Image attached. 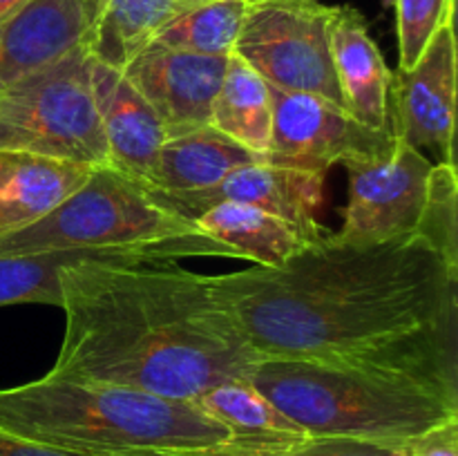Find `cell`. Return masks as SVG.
Listing matches in <instances>:
<instances>
[{
	"instance_id": "6da1fadb",
	"label": "cell",
	"mask_w": 458,
	"mask_h": 456,
	"mask_svg": "<svg viewBox=\"0 0 458 456\" xmlns=\"http://www.w3.org/2000/svg\"><path fill=\"white\" fill-rule=\"evenodd\" d=\"M210 286L259 358L340 360L458 316V266L420 232L376 244L322 235L280 266Z\"/></svg>"
},
{
	"instance_id": "7a4b0ae2",
	"label": "cell",
	"mask_w": 458,
	"mask_h": 456,
	"mask_svg": "<svg viewBox=\"0 0 458 456\" xmlns=\"http://www.w3.org/2000/svg\"><path fill=\"white\" fill-rule=\"evenodd\" d=\"M65 334L47 376L195 401L259 360L210 275L177 259L76 262L61 271Z\"/></svg>"
},
{
	"instance_id": "3957f363",
	"label": "cell",
	"mask_w": 458,
	"mask_h": 456,
	"mask_svg": "<svg viewBox=\"0 0 458 456\" xmlns=\"http://www.w3.org/2000/svg\"><path fill=\"white\" fill-rule=\"evenodd\" d=\"M0 427L76 456L101 452L195 454L228 443V429L191 401L85 380L43 378L0 389Z\"/></svg>"
},
{
	"instance_id": "277c9868",
	"label": "cell",
	"mask_w": 458,
	"mask_h": 456,
	"mask_svg": "<svg viewBox=\"0 0 458 456\" xmlns=\"http://www.w3.org/2000/svg\"><path fill=\"white\" fill-rule=\"evenodd\" d=\"M246 380L318 438L410 443L458 420V396L437 384L344 360L259 358Z\"/></svg>"
},
{
	"instance_id": "5b68a950",
	"label": "cell",
	"mask_w": 458,
	"mask_h": 456,
	"mask_svg": "<svg viewBox=\"0 0 458 456\" xmlns=\"http://www.w3.org/2000/svg\"><path fill=\"white\" fill-rule=\"evenodd\" d=\"M139 246H191L199 255L235 258L112 165H97L79 190L36 224L0 235V255Z\"/></svg>"
},
{
	"instance_id": "8992f818",
	"label": "cell",
	"mask_w": 458,
	"mask_h": 456,
	"mask_svg": "<svg viewBox=\"0 0 458 456\" xmlns=\"http://www.w3.org/2000/svg\"><path fill=\"white\" fill-rule=\"evenodd\" d=\"M88 47L0 89V150L110 165Z\"/></svg>"
},
{
	"instance_id": "52a82bcc",
	"label": "cell",
	"mask_w": 458,
	"mask_h": 456,
	"mask_svg": "<svg viewBox=\"0 0 458 456\" xmlns=\"http://www.w3.org/2000/svg\"><path fill=\"white\" fill-rule=\"evenodd\" d=\"M331 13L334 7L318 0L250 4L233 54L271 88L344 107L331 56Z\"/></svg>"
},
{
	"instance_id": "ba28073f",
	"label": "cell",
	"mask_w": 458,
	"mask_h": 456,
	"mask_svg": "<svg viewBox=\"0 0 458 456\" xmlns=\"http://www.w3.org/2000/svg\"><path fill=\"white\" fill-rule=\"evenodd\" d=\"M349 201L338 241L376 244L419 232L434 164L394 134L387 155L347 161Z\"/></svg>"
},
{
	"instance_id": "9c48e42d",
	"label": "cell",
	"mask_w": 458,
	"mask_h": 456,
	"mask_svg": "<svg viewBox=\"0 0 458 456\" xmlns=\"http://www.w3.org/2000/svg\"><path fill=\"white\" fill-rule=\"evenodd\" d=\"M271 101L267 164L327 174L334 164L387 155L394 146L392 130L367 128L347 107L316 94L271 88Z\"/></svg>"
},
{
	"instance_id": "30bf717a",
	"label": "cell",
	"mask_w": 458,
	"mask_h": 456,
	"mask_svg": "<svg viewBox=\"0 0 458 456\" xmlns=\"http://www.w3.org/2000/svg\"><path fill=\"white\" fill-rule=\"evenodd\" d=\"M148 195L170 213L192 222L204 210L233 201L253 208L267 210L276 217L284 219L304 240H320L325 235L318 213L325 199V174L307 173V170L282 168V165L249 164L228 173L222 182L204 190L192 192H164L146 188Z\"/></svg>"
},
{
	"instance_id": "8fae6325",
	"label": "cell",
	"mask_w": 458,
	"mask_h": 456,
	"mask_svg": "<svg viewBox=\"0 0 458 456\" xmlns=\"http://www.w3.org/2000/svg\"><path fill=\"white\" fill-rule=\"evenodd\" d=\"M389 101L396 107L398 132L416 150H432L441 164L456 165V34L447 21L410 70H398L389 83Z\"/></svg>"
},
{
	"instance_id": "7c38bea8",
	"label": "cell",
	"mask_w": 458,
	"mask_h": 456,
	"mask_svg": "<svg viewBox=\"0 0 458 456\" xmlns=\"http://www.w3.org/2000/svg\"><path fill=\"white\" fill-rule=\"evenodd\" d=\"M228 58L150 43L121 72L150 103L168 139H173L210 123V110L226 76Z\"/></svg>"
},
{
	"instance_id": "4fadbf2b",
	"label": "cell",
	"mask_w": 458,
	"mask_h": 456,
	"mask_svg": "<svg viewBox=\"0 0 458 456\" xmlns=\"http://www.w3.org/2000/svg\"><path fill=\"white\" fill-rule=\"evenodd\" d=\"M106 0H27L0 21V89L89 47Z\"/></svg>"
},
{
	"instance_id": "5bb4252c",
	"label": "cell",
	"mask_w": 458,
	"mask_h": 456,
	"mask_svg": "<svg viewBox=\"0 0 458 456\" xmlns=\"http://www.w3.org/2000/svg\"><path fill=\"white\" fill-rule=\"evenodd\" d=\"M89 80L110 165L141 186H150L157 156L168 139L159 114L125 79L123 72L94 56Z\"/></svg>"
},
{
	"instance_id": "9a60e30c",
	"label": "cell",
	"mask_w": 458,
	"mask_h": 456,
	"mask_svg": "<svg viewBox=\"0 0 458 456\" xmlns=\"http://www.w3.org/2000/svg\"><path fill=\"white\" fill-rule=\"evenodd\" d=\"M201 411L228 429V443L186 456H264L307 441L291 418L262 396L246 378L226 380L195 398Z\"/></svg>"
},
{
	"instance_id": "2e32d148",
	"label": "cell",
	"mask_w": 458,
	"mask_h": 456,
	"mask_svg": "<svg viewBox=\"0 0 458 456\" xmlns=\"http://www.w3.org/2000/svg\"><path fill=\"white\" fill-rule=\"evenodd\" d=\"M331 56L344 107L374 130L389 128L392 72L371 38L365 16L349 4L331 13Z\"/></svg>"
},
{
	"instance_id": "e0dca14e",
	"label": "cell",
	"mask_w": 458,
	"mask_h": 456,
	"mask_svg": "<svg viewBox=\"0 0 458 456\" xmlns=\"http://www.w3.org/2000/svg\"><path fill=\"white\" fill-rule=\"evenodd\" d=\"M94 165L0 150V235L31 226L79 190Z\"/></svg>"
},
{
	"instance_id": "ac0fdd59",
	"label": "cell",
	"mask_w": 458,
	"mask_h": 456,
	"mask_svg": "<svg viewBox=\"0 0 458 456\" xmlns=\"http://www.w3.org/2000/svg\"><path fill=\"white\" fill-rule=\"evenodd\" d=\"M199 255L191 246H139L101 250H36L0 255V307L9 304H61V271L76 262H159Z\"/></svg>"
},
{
	"instance_id": "d6986e66",
	"label": "cell",
	"mask_w": 458,
	"mask_h": 456,
	"mask_svg": "<svg viewBox=\"0 0 458 456\" xmlns=\"http://www.w3.org/2000/svg\"><path fill=\"white\" fill-rule=\"evenodd\" d=\"M259 161L267 159L246 150L208 123L182 137L165 139L150 186L146 188L164 192L204 190L222 182L233 170Z\"/></svg>"
},
{
	"instance_id": "ffe728a7",
	"label": "cell",
	"mask_w": 458,
	"mask_h": 456,
	"mask_svg": "<svg viewBox=\"0 0 458 456\" xmlns=\"http://www.w3.org/2000/svg\"><path fill=\"white\" fill-rule=\"evenodd\" d=\"M197 231L233 250L235 258L276 268L309 246L291 224L267 210L222 201L192 219Z\"/></svg>"
},
{
	"instance_id": "44dd1931",
	"label": "cell",
	"mask_w": 458,
	"mask_h": 456,
	"mask_svg": "<svg viewBox=\"0 0 458 456\" xmlns=\"http://www.w3.org/2000/svg\"><path fill=\"white\" fill-rule=\"evenodd\" d=\"M210 125L267 159L273 132L271 88L235 54L228 58L226 76L210 110Z\"/></svg>"
},
{
	"instance_id": "7402d4cb",
	"label": "cell",
	"mask_w": 458,
	"mask_h": 456,
	"mask_svg": "<svg viewBox=\"0 0 458 456\" xmlns=\"http://www.w3.org/2000/svg\"><path fill=\"white\" fill-rule=\"evenodd\" d=\"M201 0H106L88 52L123 70L173 18Z\"/></svg>"
},
{
	"instance_id": "603a6c76",
	"label": "cell",
	"mask_w": 458,
	"mask_h": 456,
	"mask_svg": "<svg viewBox=\"0 0 458 456\" xmlns=\"http://www.w3.org/2000/svg\"><path fill=\"white\" fill-rule=\"evenodd\" d=\"M249 0H201L168 22L152 43L204 56H231Z\"/></svg>"
},
{
	"instance_id": "cb8c5ba5",
	"label": "cell",
	"mask_w": 458,
	"mask_h": 456,
	"mask_svg": "<svg viewBox=\"0 0 458 456\" xmlns=\"http://www.w3.org/2000/svg\"><path fill=\"white\" fill-rule=\"evenodd\" d=\"M419 232L447 259L458 266V177L456 165L438 164L429 177V195Z\"/></svg>"
},
{
	"instance_id": "d4e9b609",
	"label": "cell",
	"mask_w": 458,
	"mask_h": 456,
	"mask_svg": "<svg viewBox=\"0 0 458 456\" xmlns=\"http://www.w3.org/2000/svg\"><path fill=\"white\" fill-rule=\"evenodd\" d=\"M398 31V70H410L432 36L454 18V0H394Z\"/></svg>"
},
{
	"instance_id": "484cf974",
	"label": "cell",
	"mask_w": 458,
	"mask_h": 456,
	"mask_svg": "<svg viewBox=\"0 0 458 456\" xmlns=\"http://www.w3.org/2000/svg\"><path fill=\"white\" fill-rule=\"evenodd\" d=\"M264 456H407V447L405 443L401 445V443L360 441V438L309 436L298 445Z\"/></svg>"
},
{
	"instance_id": "4316f807",
	"label": "cell",
	"mask_w": 458,
	"mask_h": 456,
	"mask_svg": "<svg viewBox=\"0 0 458 456\" xmlns=\"http://www.w3.org/2000/svg\"><path fill=\"white\" fill-rule=\"evenodd\" d=\"M407 456H458V420L429 429L405 443Z\"/></svg>"
},
{
	"instance_id": "83f0119b",
	"label": "cell",
	"mask_w": 458,
	"mask_h": 456,
	"mask_svg": "<svg viewBox=\"0 0 458 456\" xmlns=\"http://www.w3.org/2000/svg\"><path fill=\"white\" fill-rule=\"evenodd\" d=\"M0 456H76L70 452L56 450V447L40 445V443L27 441L12 432L0 427Z\"/></svg>"
},
{
	"instance_id": "f1b7e54d",
	"label": "cell",
	"mask_w": 458,
	"mask_h": 456,
	"mask_svg": "<svg viewBox=\"0 0 458 456\" xmlns=\"http://www.w3.org/2000/svg\"><path fill=\"white\" fill-rule=\"evenodd\" d=\"M92 456H182V454H168V452H101V454Z\"/></svg>"
},
{
	"instance_id": "f546056e",
	"label": "cell",
	"mask_w": 458,
	"mask_h": 456,
	"mask_svg": "<svg viewBox=\"0 0 458 456\" xmlns=\"http://www.w3.org/2000/svg\"><path fill=\"white\" fill-rule=\"evenodd\" d=\"M27 0H0V21H3L4 16H9L12 12H16L18 7H22Z\"/></svg>"
},
{
	"instance_id": "4dcf8cb0",
	"label": "cell",
	"mask_w": 458,
	"mask_h": 456,
	"mask_svg": "<svg viewBox=\"0 0 458 456\" xmlns=\"http://www.w3.org/2000/svg\"><path fill=\"white\" fill-rule=\"evenodd\" d=\"M255 3H313V0H249V4Z\"/></svg>"
},
{
	"instance_id": "1f68e13d",
	"label": "cell",
	"mask_w": 458,
	"mask_h": 456,
	"mask_svg": "<svg viewBox=\"0 0 458 456\" xmlns=\"http://www.w3.org/2000/svg\"><path fill=\"white\" fill-rule=\"evenodd\" d=\"M392 3H394V0H383L385 7H392Z\"/></svg>"
}]
</instances>
